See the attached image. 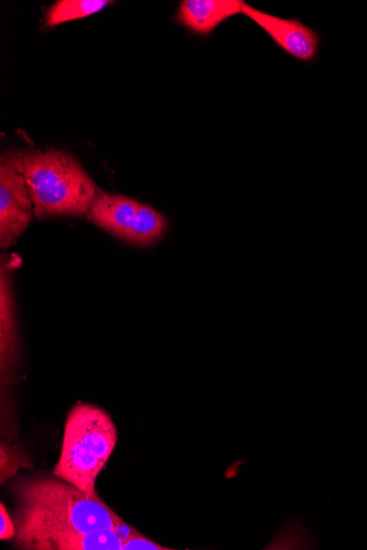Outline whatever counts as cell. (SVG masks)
Listing matches in <instances>:
<instances>
[{
  "label": "cell",
  "instance_id": "6da1fadb",
  "mask_svg": "<svg viewBox=\"0 0 367 550\" xmlns=\"http://www.w3.org/2000/svg\"><path fill=\"white\" fill-rule=\"evenodd\" d=\"M16 500L14 546L24 550H61L71 538L113 530L120 516L97 497L54 476L20 477L11 484Z\"/></svg>",
  "mask_w": 367,
  "mask_h": 550
},
{
  "label": "cell",
  "instance_id": "7a4b0ae2",
  "mask_svg": "<svg viewBox=\"0 0 367 550\" xmlns=\"http://www.w3.org/2000/svg\"><path fill=\"white\" fill-rule=\"evenodd\" d=\"M22 161L38 219L87 215L98 188L71 154L33 150L22 153Z\"/></svg>",
  "mask_w": 367,
  "mask_h": 550
},
{
  "label": "cell",
  "instance_id": "3957f363",
  "mask_svg": "<svg viewBox=\"0 0 367 550\" xmlns=\"http://www.w3.org/2000/svg\"><path fill=\"white\" fill-rule=\"evenodd\" d=\"M118 431L110 415L94 404L77 403L64 426L61 454L53 475L97 497V478L113 455Z\"/></svg>",
  "mask_w": 367,
  "mask_h": 550
},
{
  "label": "cell",
  "instance_id": "277c9868",
  "mask_svg": "<svg viewBox=\"0 0 367 550\" xmlns=\"http://www.w3.org/2000/svg\"><path fill=\"white\" fill-rule=\"evenodd\" d=\"M88 220L130 244L150 246L168 231V220L159 211L136 199L113 195L98 189Z\"/></svg>",
  "mask_w": 367,
  "mask_h": 550
},
{
  "label": "cell",
  "instance_id": "5b68a950",
  "mask_svg": "<svg viewBox=\"0 0 367 550\" xmlns=\"http://www.w3.org/2000/svg\"><path fill=\"white\" fill-rule=\"evenodd\" d=\"M35 211L24 173L22 153H5L0 160V246L16 244Z\"/></svg>",
  "mask_w": 367,
  "mask_h": 550
},
{
  "label": "cell",
  "instance_id": "8992f818",
  "mask_svg": "<svg viewBox=\"0 0 367 550\" xmlns=\"http://www.w3.org/2000/svg\"><path fill=\"white\" fill-rule=\"evenodd\" d=\"M242 14L258 25L277 47L297 61L311 63L316 60L320 47L319 33L302 20L264 13L247 3L243 4Z\"/></svg>",
  "mask_w": 367,
  "mask_h": 550
},
{
  "label": "cell",
  "instance_id": "52a82bcc",
  "mask_svg": "<svg viewBox=\"0 0 367 550\" xmlns=\"http://www.w3.org/2000/svg\"><path fill=\"white\" fill-rule=\"evenodd\" d=\"M19 359L16 302L10 266L3 258L0 268V373L2 392L13 385Z\"/></svg>",
  "mask_w": 367,
  "mask_h": 550
},
{
  "label": "cell",
  "instance_id": "ba28073f",
  "mask_svg": "<svg viewBox=\"0 0 367 550\" xmlns=\"http://www.w3.org/2000/svg\"><path fill=\"white\" fill-rule=\"evenodd\" d=\"M242 0H183L176 21L198 36H209L222 22L242 14Z\"/></svg>",
  "mask_w": 367,
  "mask_h": 550
},
{
  "label": "cell",
  "instance_id": "9c48e42d",
  "mask_svg": "<svg viewBox=\"0 0 367 550\" xmlns=\"http://www.w3.org/2000/svg\"><path fill=\"white\" fill-rule=\"evenodd\" d=\"M109 4V0H60L49 8L46 24L48 27H55L65 22L83 19L97 14Z\"/></svg>",
  "mask_w": 367,
  "mask_h": 550
},
{
  "label": "cell",
  "instance_id": "30bf717a",
  "mask_svg": "<svg viewBox=\"0 0 367 550\" xmlns=\"http://www.w3.org/2000/svg\"><path fill=\"white\" fill-rule=\"evenodd\" d=\"M122 544L114 530H102L73 537L61 550H121Z\"/></svg>",
  "mask_w": 367,
  "mask_h": 550
},
{
  "label": "cell",
  "instance_id": "8fae6325",
  "mask_svg": "<svg viewBox=\"0 0 367 550\" xmlns=\"http://www.w3.org/2000/svg\"><path fill=\"white\" fill-rule=\"evenodd\" d=\"M21 451H18V448L15 446L13 448L2 444V482L6 478L14 476L17 473L19 466H27L29 459L25 457L24 454H20Z\"/></svg>",
  "mask_w": 367,
  "mask_h": 550
},
{
  "label": "cell",
  "instance_id": "7c38bea8",
  "mask_svg": "<svg viewBox=\"0 0 367 550\" xmlns=\"http://www.w3.org/2000/svg\"><path fill=\"white\" fill-rule=\"evenodd\" d=\"M171 548L164 547L153 542L150 538L143 536L141 533L137 536L129 538L122 544L121 550H170Z\"/></svg>",
  "mask_w": 367,
  "mask_h": 550
},
{
  "label": "cell",
  "instance_id": "4fadbf2b",
  "mask_svg": "<svg viewBox=\"0 0 367 550\" xmlns=\"http://www.w3.org/2000/svg\"><path fill=\"white\" fill-rule=\"evenodd\" d=\"M17 536V527L14 519H11L5 504L0 505V540L10 541Z\"/></svg>",
  "mask_w": 367,
  "mask_h": 550
},
{
  "label": "cell",
  "instance_id": "5bb4252c",
  "mask_svg": "<svg viewBox=\"0 0 367 550\" xmlns=\"http://www.w3.org/2000/svg\"><path fill=\"white\" fill-rule=\"evenodd\" d=\"M113 530L117 533L121 540L124 541V543L128 541L129 538L140 534L135 527H132L122 519L115 525Z\"/></svg>",
  "mask_w": 367,
  "mask_h": 550
}]
</instances>
